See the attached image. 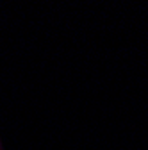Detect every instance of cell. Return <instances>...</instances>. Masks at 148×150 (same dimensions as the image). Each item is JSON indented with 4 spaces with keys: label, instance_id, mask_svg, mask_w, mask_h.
I'll use <instances>...</instances> for the list:
<instances>
[{
    "label": "cell",
    "instance_id": "6da1fadb",
    "mask_svg": "<svg viewBox=\"0 0 148 150\" xmlns=\"http://www.w3.org/2000/svg\"><path fill=\"white\" fill-rule=\"evenodd\" d=\"M0 150H6L4 148V143H2V136H0Z\"/></svg>",
    "mask_w": 148,
    "mask_h": 150
}]
</instances>
